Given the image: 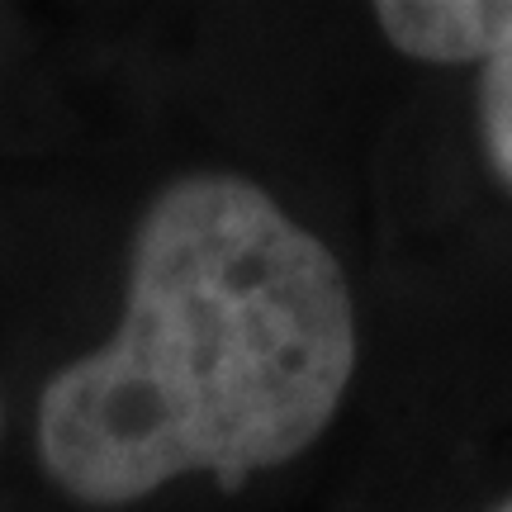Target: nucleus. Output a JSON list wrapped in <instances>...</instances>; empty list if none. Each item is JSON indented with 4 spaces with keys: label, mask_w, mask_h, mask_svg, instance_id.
<instances>
[{
    "label": "nucleus",
    "mask_w": 512,
    "mask_h": 512,
    "mask_svg": "<svg viewBox=\"0 0 512 512\" xmlns=\"http://www.w3.org/2000/svg\"><path fill=\"white\" fill-rule=\"evenodd\" d=\"M356 375L347 271L233 171L147 200L105 347L43 384L38 460L86 508H128L185 475L238 489L328 432Z\"/></svg>",
    "instance_id": "obj_1"
},
{
    "label": "nucleus",
    "mask_w": 512,
    "mask_h": 512,
    "mask_svg": "<svg viewBox=\"0 0 512 512\" xmlns=\"http://www.w3.org/2000/svg\"><path fill=\"white\" fill-rule=\"evenodd\" d=\"M375 19L418 62H489L512 43V0H384Z\"/></svg>",
    "instance_id": "obj_2"
},
{
    "label": "nucleus",
    "mask_w": 512,
    "mask_h": 512,
    "mask_svg": "<svg viewBox=\"0 0 512 512\" xmlns=\"http://www.w3.org/2000/svg\"><path fill=\"white\" fill-rule=\"evenodd\" d=\"M479 128L498 181L512 190V43L484 62L479 76Z\"/></svg>",
    "instance_id": "obj_3"
},
{
    "label": "nucleus",
    "mask_w": 512,
    "mask_h": 512,
    "mask_svg": "<svg viewBox=\"0 0 512 512\" xmlns=\"http://www.w3.org/2000/svg\"><path fill=\"white\" fill-rule=\"evenodd\" d=\"M498 512H512V503H508V508H498Z\"/></svg>",
    "instance_id": "obj_4"
}]
</instances>
